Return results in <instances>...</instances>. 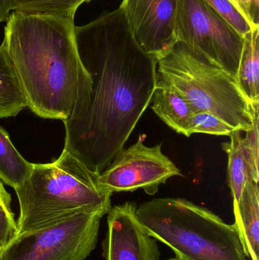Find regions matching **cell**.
Here are the masks:
<instances>
[{
  "label": "cell",
  "mask_w": 259,
  "mask_h": 260,
  "mask_svg": "<svg viewBox=\"0 0 259 260\" xmlns=\"http://www.w3.org/2000/svg\"><path fill=\"white\" fill-rule=\"evenodd\" d=\"M82 70L63 151L100 174L150 105L158 61L134 38L120 7L75 28Z\"/></svg>",
  "instance_id": "cell-1"
},
{
  "label": "cell",
  "mask_w": 259,
  "mask_h": 260,
  "mask_svg": "<svg viewBox=\"0 0 259 260\" xmlns=\"http://www.w3.org/2000/svg\"><path fill=\"white\" fill-rule=\"evenodd\" d=\"M74 18L15 11L4 41L27 102L36 115L65 121L72 112L82 70Z\"/></svg>",
  "instance_id": "cell-2"
},
{
  "label": "cell",
  "mask_w": 259,
  "mask_h": 260,
  "mask_svg": "<svg viewBox=\"0 0 259 260\" xmlns=\"http://www.w3.org/2000/svg\"><path fill=\"white\" fill-rule=\"evenodd\" d=\"M90 171L66 151L50 164H33L15 189L19 203L18 235L38 230L76 214L111 209V196Z\"/></svg>",
  "instance_id": "cell-3"
},
{
  "label": "cell",
  "mask_w": 259,
  "mask_h": 260,
  "mask_svg": "<svg viewBox=\"0 0 259 260\" xmlns=\"http://www.w3.org/2000/svg\"><path fill=\"white\" fill-rule=\"evenodd\" d=\"M147 233L179 260H247L235 223L183 198H157L137 206Z\"/></svg>",
  "instance_id": "cell-4"
},
{
  "label": "cell",
  "mask_w": 259,
  "mask_h": 260,
  "mask_svg": "<svg viewBox=\"0 0 259 260\" xmlns=\"http://www.w3.org/2000/svg\"><path fill=\"white\" fill-rule=\"evenodd\" d=\"M159 80L173 87L194 112H208L242 132L250 129L252 105L243 94L237 79L180 42L158 59Z\"/></svg>",
  "instance_id": "cell-5"
},
{
  "label": "cell",
  "mask_w": 259,
  "mask_h": 260,
  "mask_svg": "<svg viewBox=\"0 0 259 260\" xmlns=\"http://www.w3.org/2000/svg\"><path fill=\"white\" fill-rule=\"evenodd\" d=\"M173 36L237 79L245 37L203 0H178Z\"/></svg>",
  "instance_id": "cell-6"
},
{
  "label": "cell",
  "mask_w": 259,
  "mask_h": 260,
  "mask_svg": "<svg viewBox=\"0 0 259 260\" xmlns=\"http://www.w3.org/2000/svg\"><path fill=\"white\" fill-rule=\"evenodd\" d=\"M105 215L82 212L18 235L0 251V260H85L95 249Z\"/></svg>",
  "instance_id": "cell-7"
},
{
  "label": "cell",
  "mask_w": 259,
  "mask_h": 260,
  "mask_svg": "<svg viewBox=\"0 0 259 260\" xmlns=\"http://www.w3.org/2000/svg\"><path fill=\"white\" fill-rule=\"evenodd\" d=\"M161 145L146 146L139 139L122 148L99 174V183L112 194L141 189L155 195L170 177L181 176L179 168L161 151Z\"/></svg>",
  "instance_id": "cell-8"
},
{
  "label": "cell",
  "mask_w": 259,
  "mask_h": 260,
  "mask_svg": "<svg viewBox=\"0 0 259 260\" xmlns=\"http://www.w3.org/2000/svg\"><path fill=\"white\" fill-rule=\"evenodd\" d=\"M178 0H123V10L140 47L157 61L176 44L173 36Z\"/></svg>",
  "instance_id": "cell-9"
},
{
  "label": "cell",
  "mask_w": 259,
  "mask_h": 260,
  "mask_svg": "<svg viewBox=\"0 0 259 260\" xmlns=\"http://www.w3.org/2000/svg\"><path fill=\"white\" fill-rule=\"evenodd\" d=\"M137 206L126 202L111 207L107 213V232L103 241L106 260H159L160 250L137 218Z\"/></svg>",
  "instance_id": "cell-10"
},
{
  "label": "cell",
  "mask_w": 259,
  "mask_h": 260,
  "mask_svg": "<svg viewBox=\"0 0 259 260\" xmlns=\"http://www.w3.org/2000/svg\"><path fill=\"white\" fill-rule=\"evenodd\" d=\"M234 213L246 256L259 260L258 183L247 180L238 203L234 207Z\"/></svg>",
  "instance_id": "cell-11"
},
{
  "label": "cell",
  "mask_w": 259,
  "mask_h": 260,
  "mask_svg": "<svg viewBox=\"0 0 259 260\" xmlns=\"http://www.w3.org/2000/svg\"><path fill=\"white\" fill-rule=\"evenodd\" d=\"M151 102L152 109L164 123L188 137L189 126L194 111L178 91L158 78Z\"/></svg>",
  "instance_id": "cell-12"
},
{
  "label": "cell",
  "mask_w": 259,
  "mask_h": 260,
  "mask_svg": "<svg viewBox=\"0 0 259 260\" xmlns=\"http://www.w3.org/2000/svg\"><path fill=\"white\" fill-rule=\"evenodd\" d=\"M27 102L4 44L0 46V119L15 117Z\"/></svg>",
  "instance_id": "cell-13"
},
{
  "label": "cell",
  "mask_w": 259,
  "mask_h": 260,
  "mask_svg": "<svg viewBox=\"0 0 259 260\" xmlns=\"http://www.w3.org/2000/svg\"><path fill=\"white\" fill-rule=\"evenodd\" d=\"M259 29L245 36L239 66V87L252 105L259 103Z\"/></svg>",
  "instance_id": "cell-14"
},
{
  "label": "cell",
  "mask_w": 259,
  "mask_h": 260,
  "mask_svg": "<svg viewBox=\"0 0 259 260\" xmlns=\"http://www.w3.org/2000/svg\"><path fill=\"white\" fill-rule=\"evenodd\" d=\"M33 165L17 151L7 132L0 126V179L15 189L28 177Z\"/></svg>",
  "instance_id": "cell-15"
},
{
  "label": "cell",
  "mask_w": 259,
  "mask_h": 260,
  "mask_svg": "<svg viewBox=\"0 0 259 260\" xmlns=\"http://www.w3.org/2000/svg\"><path fill=\"white\" fill-rule=\"evenodd\" d=\"M242 133L243 132L239 129L234 130L230 134V142L222 145L228 154V180L234 200V207L238 203L245 184L249 180V168L242 145Z\"/></svg>",
  "instance_id": "cell-16"
},
{
  "label": "cell",
  "mask_w": 259,
  "mask_h": 260,
  "mask_svg": "<svg viewBox=\"0 0 259 260\" xmlns=\"http://www.w3.org/2000/svg\"><path fill=\"white\" fill-rule=\"evenodd\" d=\"M243 37L259 29L249 9L240 0H203Z\"/></svg>",
  "instance_id": "cell-17"
},
{
  "label": "cell",
  "mask_w": 259,
  "mask_h": 260,
  "mask_svg": "<svg viewBox=\"0 0 259 260\" xmlns=\"http://www.w3.org/2000/svg\"><path fill=\"white\" fill-rule=\"evenodd\" d=\"M91 0H12L13 10L35 15L74 18L78 8Z\"/></svg>",
  "instance_id": "cell-18"
},
{
  "label": "cell",
  "mask_w": 259,
  "mask_h": 260,
  "mask_svg": "<svg viewBox=\"0 0 259 260\" xmlns=\"http://www.w3.org/2000/svg\"><path fill=\"white\" fill-rule=\"evenodd\" d=\"M253 120L250 129L245 132L243 136L242 145L243 153L249 168V180L258 183V113L259 103L252 105Z\"/></svg>",
  "instance_id": "cell-19"
},
{
  "label": "cell",
  "mask_w": 259,
  "mask_h": 260,
  "mask_svg": "<svg viewBox=\"0 0 259 260\" xmlns=\"http://www.w3.org/2000/svg\"><path fill=\"white\" fill-rule=\"evenodd\" d=\"M234 130L232 126L208 112L193 113L189 126L188 137L194 133H205L215 136H227Z\"/></svg>",
  "instance_id": "cell-20"
},
{
  "label": "cell",
  "mask_w": 259,
  "mask_h": 260,
  "mask_svg": "<svg viewBox=\"0 0 259 260\" xmlns=\"http://www.w3.org/2000/svg\"><path fill=\"white\" fill-rule=\"evenodd\" d=\"M18 235L17 222L11 206L0 204V251L8 247Z\"/></svg>",
  "instance_id": "cell-21"
},
{
  "label": "cell",
  "mask_w": 259,
  "mask_h": 260,
  "mask_svg": "<svg viewBox=\"0 0 259 260\" xmlns=\"http://www.w3.org/2000/svg\"><path fill=\"white\" fill-rule=\"evenodd\" d=\"M14 9L12 0H0V22L7 21L9 12Z\"/></svg>",
  "instance_id": "cell-22"
},
{
  "label": "cell",
  "mask_w": 259,
  "mask_h": 260,
  "mask_svg": "<svg viewBox=\"0 0 259 260\" xmlns=\"http://www.w3.org/2000/svg\"><path fill=\"white\" fill-rule=\"evenodd\" d=\"M240 1L249 9L254 20L258 22V0H240Z\"/></svg>",
  "instance_id": "cell-23"
},
{
  "label": "cell",
  "mask_w": 259,
  "mask_h": 260,
  "mask_svg": "<svg viewBox=\"0 0 259 260\" xmlns=\"http://www.w3.org/2000/svg\"><path fill=\"white\" fill-rule=\"evenodd\" d=\"M11 201L10 194L5 189L3 183L0 182V204L11 206Z\"/></svg>",
  "instance_id": "cell-24"
},
{
  "label": "cell",
  "mask_w": 259,
  "mask_h": 260,
  "mask_svg": "<svg viewBox=\"0 0 259 260\" xmlns=\"http://www.w3.org/2000/svg\"><path fill=\"white\" fill-rule=\"evenodd\" d=\"M167 260H179V259H178L177 258H176V257H174V258H171V259H167Z\"/></svg>",
  "instance_id": "cell-25"
}]
</instances>
